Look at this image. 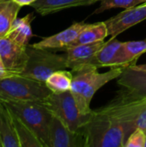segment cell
I'll use <instances>...</instances> for the list:
<instances>
[{
  "instance_id": "1",
  "label": "cell",
  "mask_w": 146,
  "mask_h": 147,
  "mask_svg": "<svg viewBox=\"0 0 146 147\" xmlns=\"http://www.w3.org/2000/svg\"><path fill=\"white\" fill-rule=\"evenodd\" d=\"M125 67H114L108 71L101 73L95 65H87L72 71L73 78L71 92L76 101L81 115H89L92 113L90 103L96 92L108 82L118 78Z\"/></svg>"
},
{
  "instance_id": "2",
  "label": "cell",
  "mask_w": 146,
  "mask_h": 147,
  "mask_svg": "<svg viewBox=\"0 0 146 147\" xmlns=\"http://www.w3.org/2000/svg\"><path fill=\"white\" fill-rule=\"evenodd\" d=\"M86 147H124L128 138L126 128L99 109L93 110L83 127Z\"/></svg>"
},
{
  "instance_id": "3",
  "label": "cell",
  "mask_w": 146,
  "mask_h": 147,
  "mask_svg": "<svg viewBox=\"0 0 146 147\" xmlns=\"http://www.w3.org/2000/svg\"><path fill=\"white\" fill-rule=\"evenodd\" d=\"M4 102L10 110L34 133L43 147H50L49 127L52 114L42 101Z\"/></svg>"
},
{
  "instance_id": "4",
  "label": "cell",
  "mask_w": 146,
  "mask_h": 147,
  "mask_svg": "<svg viewBox=\"0 0 146 147\" xmlns=\"http://www.w3.org/2000/svg\"><path fill=\"white\" fill-rule=\"evenodd\" d=\"M51 93L46 83L21 74H14L0 80V99L3 101H43Z\"/></svg>"
},
{
  "instance_id": "5",
  "label": "cell",
  "mask_w": 146,
  "mask_h": 147,
  "mask_svg": "<svg viewBox=\"0 0 146 147\" xmlns=\"http://www.w3.org/2000/svg\"><path fill=\"white\" fill-rule=\"evenodd\" d=\"M28 61L21 75L46 82L47 78L56 71L67 68L66 55L57 54L50 49L37 48L32 45L27 47Z\"/></svg>"
},
{
  "instance_id": "6",
  "label": "cell",
  "mask_w": 146,
  "mask_h": 147,
  "mask_svg": "<svg viewBox=\"0 0 146 147\" xmlns=\"http://www.w3.org/2000/svg\"><path fill=\"white\" fill-rule=\"evenodd\" d=\"M42 102L50 112L72 132L80 131L89 120L90 115L80 114L71 90L60 93L52 92Z\"/></svg>"
},
{
  "instance_id": "7",
  "label": "cell",
  "mask_w": 146,
  "mask_h": 147,
  "mask_svg": "<svg viewBox=\"0 0 146 147\" xmlns=\"http://www.w3.org/2000/svg\"><path fill=\"white\" fill-rule=\"evenodd\" d=\"M117 84L121 87L119 96L128 100L146 98V69L133 65L125 67Z\"/></svg>"
},
{
  "instance_id": "8",
  "label": "cell",
  "mask_w": 146,
  "mask_h": 147,
  "mask_svg": "<svg viewBox=\"0 0 146 147\" xmlns=\"http://www.w3.org/2000/svg\"><path fill=\"white\" fill-rule=\"evenodd\" d=\"M50 147H86L87 140L83 128L72 132L52 115L49 127Z\"/></svg>"
},
{
  "instance_id": "9",
  "label": "cell",
  "mask_w": 146,
  "mask_h": 147,
  "mask_svg": "<svg viewBox=\"0 0 146 147\" xmlns=\"http://www.w3.org/2000/svg\"><path fill=\"white\" fill-rule=\"evenodd\" d=\"M146 19V3L133 8L126 9L115 16L105 21L108 29V35L115 38L129 28Z\"/></svg>"
},
{
  "instance_id": "10",
  "label": "cell",
  "mask_w": 146,
  "mask_h": 147,
  "mask_svg": "<svg viewBox=\"0 0 146 147\" xmlns=\"http://www.w3.org/2000/svg\"><path fill=\"white\" fill-rule=\"evenodd\" d=\"M27 47L21 46L8 37L0 38V56L4 68L21 74L28 61Z\"/></svg>"
},
{
  "instance_id": "11",
  "label": "cell",
  "mask_w": 146,
  "mask_h": 147,
  "mask_svg": "<svg viewBox=\"0 0 146 147\" xmlns=\"http://www.w3.org/2000/svg\"><path fill=\"white\" fill-rule=\"evenodd\" d=\"M96 65L100 67H127L131 65L123 47V42L111 38L95 56Z\"/></svg>"
},
{
  "instance_id": "12",
  "label": "cell",
  "mask_w": 146,
  "mask_h": 147,
  "mask_svg": "<svg viewBox=\"0 0 146 147\" xmlns=\"http://www.w3.org/2000/svg\"><path fill=\"white\" fill-rule=\"evenodd\" d=\"M104 43V40H102L96 43L75 45L66 47L65 51L67 68L71 69V71H74L87 65L96 66L95 56Z\"/></svg>"
},
{
  "instance_id": "13",
  "label": "cell",
  "mask_w": 146,
  "mask_h": 147,
  "mask_svg": "<svg viewBox=\"0 0 146 147\" xmlns=\"http://www.w3.org/2000/svg\"><path fill=\"white\" fill-rule=\"evenodd\" d=\"M85 26V22H75L68 28L49 37H46L40 41L32 44V46L44 49H65L72 45Z\"/></svg>"
},
{
  "instance_id": "14",
  "label": "cell",
  "mask_w": 146,
  "mask_h": 147,
  "mask_svg": "<svg viewBox=\"0 0 146 147\" xmlns=\"http://www.w3.org/2000/svg\"><path fill=\"white\" fill-rule=\"evenodd\" d=\"M0 147H20L11 111L2 99H0Z\"/></svg>"
},
{
  "instance_id": "15",
  "label": "cell",
  "mask_w": 146,
  "mask_h": 147,
  "mask_svg": "<svg viewBox=\"0 0 146 147\" xmlns=\"http://www.w3.org/2000/svg\"><path fill=\"white\" fill-rule=\"evenodd\" d=\"M100 0H36L32 6L37 13L46 16L69 8L91 5Z\"/></svg>"
},
{
  "instance_id": "16",
  "label": "cell",
  "mask_w": 146,
  "mask_h": 147,
  "mask_svg": "<svg viewBox=\"0 0 146 147\" xmlns=\"http://www.w3.org/2000/svg\"><path fill=\"white\" fill-rule=\"evenodd\" d=\"M34 18V16L33 13H29L22 18H16L9 32L5 37L9 38L14 42L21 46H28V42L33 36L31 22Z\"/></svg>"
},
{
  "instance_id": "17",
  "label": "cell",
  "mask_w": 146,
  "mask_h": 147,
  "mask_svg": "<svg viewBox=\"0 0 146 147\" xmlns=\"http://www.w3.org/2000/svg\"><path fill=\"white\" fill-rule=\"evenodd\" d=\"M108 35V29L105 22L86 24L84 28L80 32L77 40L71 46L81 44H90L104 40Z\"/></svg>"
},
{
  "instance_id": "18",
  "label": "cell",
  "mask_w": 146,
  "mask_h": 147,
  "mask_svg": "<svg viewBox=\"0 0 146 147\" xmlns=\"http://www.w3.org/2000/svg\"><path fill=\"white\" fill-rule=\"evenodd\" d=\"M20 9L21 6L13 0H5L0 3V38L7 36Z\"/></svg>"
},
{
  "instance_id": "19",
  "label": "cell",
  "mask_w": 146,
  "mask_h": 147,
  "mask_svg": "<svg viewBox=\"0 0 146 147\" xmlns=\"http://www.w3.org/2000/svg\"><path fill=\"white\" fill-rule=\"evenodd\" d=\"M11 114L16 135L20 142V147H43L34 133L12 111Z\"/></svg>"
},
{
  "instance_id": "20",
  "label": "cell",
  "mask_w": 146,
  "mask_h": 147,
  "mask_svg": "<svg viewBox=\"0 0 146 147\" xmlns=\"http://www.w3.org/2000/svg\"><path fill=\"white\" fill-rule=\"evenodd\" d=\"M72 71L59 70L52 73L46 80V85L54 93H60L71 90L72 84Z\"/></svg>"
},
{
  "instance_id": "21",
  "label": "cell",
  "mask_w": 146,
  "mask_h": 147,
  "mask_svg": "<svg viewBox=\"0 0 146 147\" xmlns=\"http://www.w3.org/2000/svg\"><path fill=\"white\" fill-rule=\"evenodd\" d=\"M123 47L131 65H135L139 57L146 53V40L123 42Z\"/></svg>"
},
{
  "instance_id": "22",
  "label": "cell",
  "mask_w": 146,
  "mask_h": 147,
  "mask_svg": "<svg viewBox=\"0 0 146 147\" xmlns=\"http://www.w3.org/2000/svg\"><path fill=\"white\" fill-rule=\"evenodd\" d=\"M145 3L146 0H100V6L94 11V14H99L114 8L129 9Z\"/></svg>"
},
{
  "instance_id": "23",
  "label": "cell",
  "mask_w": 146,
  "mask_h": 147,
  "mask_svg": "<svg viewBox=\"0 0 146 147\" xmlns=\"http://www.w3.org/2000/svg\"><path fill=\"white\" fill-rule=\"evenodd\" d=\"M145 132L137 127L127 138L125 146L126 147H145Z\"/></svg>"
},
{
  "instance_id": "24",
  "label": "cell",
  "mask_w": 146,
  "mask_h": 147,
  "mask_svg": "<svg viewBox=\"0 0 146 147\" xmlns=\"http://www.w3.org/2000/svg\"><path fill=\"white\" fill-rule=\"evenodd\" d=\"M14 74H17V73H15L13 71H10L5 68H0V80L3 79V78H5L7 77H9L11 75H14Z\"/></svg>"
},
{
  "instance_id": "25",
  "label": "cell",
  "mask_w": 146,
  "mask_h": 147,
  "mask_svg": "<svg viewBox=\"0 0 146 147\" xmlns=\"http://www.w3.org/2000/svg\"><path fill=\"white\" fill-rule=\"evenodd\" d=\"M15 3H16L18 5L21 7L25 6V5H31L33 3H34L36 0H13Z\"/></svg>"
},
{
  "instance_id": "26",
  "label": "cell",
  "mask_w": 146,
  "mask_h": 147,
  "mask_svg": "<svg viewBox=\"0 0 146 147\" xmlns=\"http://www.w3.org/2000/svg\"><path fill=\"white\" fill-rule=\"evenodd\" d=\"M0 68H4V65H3V61H2L1 56H0Z\"/></svg>"
},
{
  "instance_id": "27",
  "label": "cell",
  "mask_w": 146,
  "mask_h": 147,
  "mask_svg": "<svg viewBox=\"0 0 146 147\" xmlns=\"http://www.w3.org/2000/svg\"><path fill=\"white\" fill-rule=\"evenodd\" d=\"M140 66H141L142 68H144V69H146V65H141Z\"/></svg>"
},
{
  "instance_id": "28",
  "label": "cell",
  "mask_w": 146,
  "mask_h": 147,
  "mask_svg": "<svg viewBox=\"0 0 146 147\" xmlns=\"http://www.w3.org/2000/svg\"><path fill=\"white\" fill-rule=\"evenodd\" d=\"M3 1H5V0H0V3H2V2H3Z\"/></svg>"
},
{
  "instance_id": "29",
  "label": "cell",
  "mask_w": 146,
  "mask_h": 147,
  "mask_svg": "<svg viewBox=\"0 0 146 147\" xmlns=\"http://www.w3.org/2000/svg\"><path fill=\"white\" fill-rule=\"evenodd\" d=\"M145 134H146V131H145ZM145 147H146V141H145Z\"/></svg>"
}]
</instances>
